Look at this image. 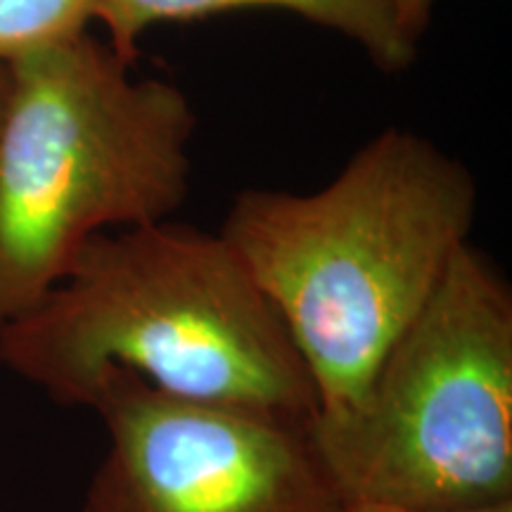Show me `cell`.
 Returning <instances> with one entry per match:
<instances>
[{"mask_svg":"<svg viewBox=\"0 0 512 512\" xmlns=\"http://www.w3.org/2000/svg\"><path fill=\"white\" fill-rule=\"evenodd\" d=\"M339 512H512V503L491 505V508L477 510H411L399 508V505H384V503H368V501H344Z\"/></svg>","mask_w":512,"mask_h":512,"instance_id":"obj_8","label":"cell"},{"mask_svg":"<svg viewBox=\"0 0 512 512\" xmlns=\"http://www.w3.org/2000/svg\"><path fill=\"white\" fill-rule=\"evenodd\" d=\"M0 119V328L64 278L88 240L166 221L190 192L197 114L176 83L133 79L81 34L8 62Z\"/></svg>","mask_w":512,"mask_h":512,"instance_id":"obj_3","label":"cell"},{"mask_svg":"<svg viewBox=\"0 0 512 512\" xmlns=\"http://www.w3.org/2000/svg\"><path fill=\"white\" fill-rule=\"evenodd\" d=\"M8 88H10V67L8 62H0V119H3L5 100H8Z\"/></svg>","mask_w":512,"mask_h":512,"instance_id":"obj_9","label":"cell"},{"mask_svg":"<svg viewBox=\"0 0 512 512\" xmlns=\"http://www.w3.org/2000/svg\"><path fill=\"white\" fill-rule=\"evenodd\" d=\"M477 214L470 169L411 128L368 140L309 195L249 188L221 238L283 320L316 389L311 422L349 415L422 311Z\"/></svg>","mask_w":512,"mask_h":512,"instance_id":"obj_2","label":"cell"},{"mask_svg":"<svg viewBox=\"0 0 512 512\" xmlns=\"http://www.w3.org/2000/svg\"><path fill=\"white\" fill-rule=\"evenodd\" d=\"M309 432L344 501L512 503V290L494 261L465 242L354 411Z\"/></svg>","mask_w":512,"mask_h":512,"instance_id":"obj_4","label":"cell"},{"mask_svg":"<svg viewBox=\"0 0 512 512\" xmlns=\"http://www.w3.org/2000/svg\"><path fill=\"white\" fill-rule=\"evenodd\" d=\"M242 8H278L337 31L363 48L384 74H399L418 57L432 12L422 0H98L95 17L107 43L128 64L138 38L155 24L190 22Z\"/></svg>","mask_w":512,"mask_h":512,"instance_id":"obj_6","label":"cell"},{"mask_svg":"<svg viewBox=\"0 0 512 512\" xmlns=\"http://www.w3.org/2000/svg\"><path fill=\"white\" fill-rule=\"evenodd\" d=\"M0 366L91 408L112 370L174 399L294 422L316 389L283 320L226 240L157 221L91 238L64 278L0 328Z\"/></svg>","mask_w":512,"mask_h":512,"instance_id":"obj_1","label":"cell"},{"mask_svg":"<svg viewBox=\"0 0 512 512\" xmlns=\"http://www.w3.org/2000/svg\"><path fill=\"white\" fill-rule=\"evenodd\" d=\"M422 3H425V5H427V8H430V10H432V8H434V3H437V0H422Z\"/></svg>","mask_w":512,"mask_h":512,"instance_id":"obj_10","label":"cell"},{"mask_svg":"<svg viewBox=\"0 0 512 512\" xmlns=\"http://www.w3.org/2000/svg\"><path fill=\"white\" fill-rule=\"evenodd\" d=\"M93 411L105 458L81 512H339L309 425L157 392L112 370Z\"/></svg>","mask_w":512,"mask_h":512,"instance_id":"obj_5","label":"cell"},{"mask_svg":"<svg viewBox=\"0 0 512 512\" xmlns=\"http://www.w3.org/2000/svg\"><path fill=\"white\" fill-rule=\"evenodd\" d=\"M98 0H0V62L88 31Z\"/></svg>","mask_w":512,"mask_h":512,"instance_id":"obj_7","label":"cell"}]
</instances>
